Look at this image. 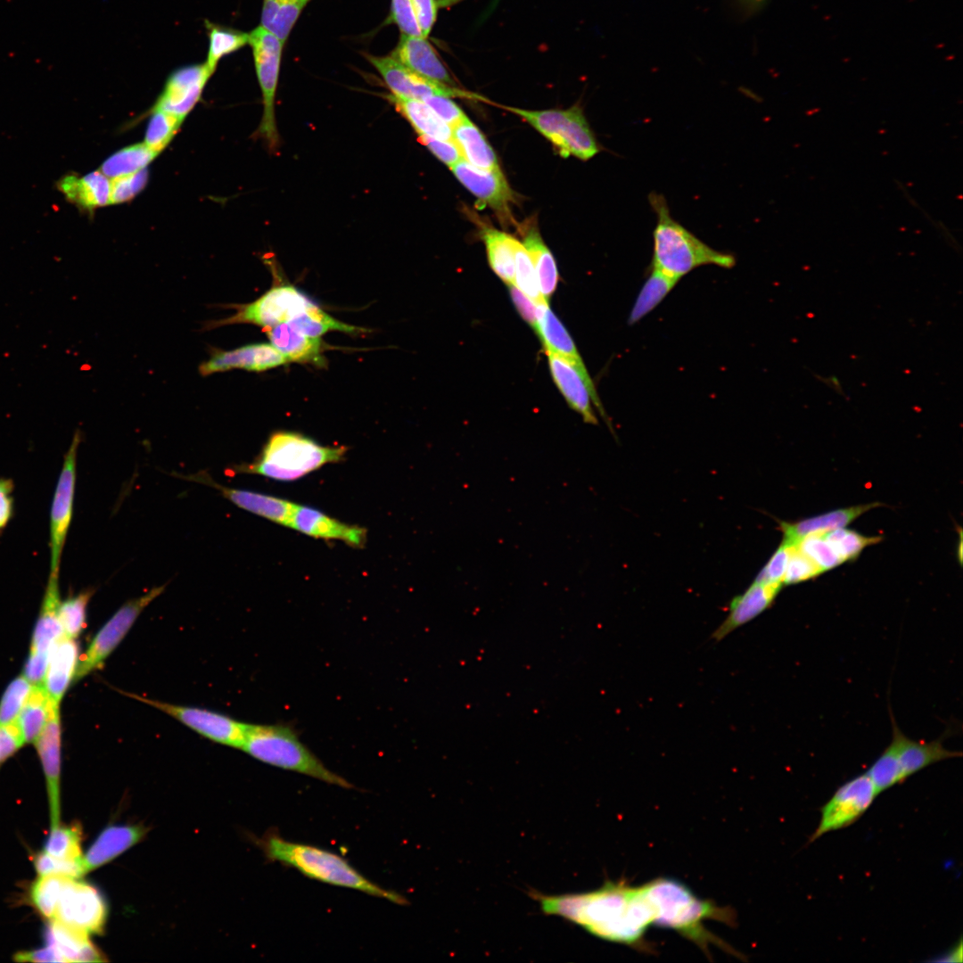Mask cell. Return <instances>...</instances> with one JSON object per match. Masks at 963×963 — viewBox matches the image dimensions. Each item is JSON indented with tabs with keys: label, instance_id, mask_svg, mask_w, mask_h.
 <instances>
[{
	"label": "cell",
	"instance_id": "6da1fadb",
	"mask_svg": "<svg viewBox=\"0 0 963 963\" xmlns=\"http://www.w3.org/2000/svg\"><path fill=\"white\" fill-rule=\"evenodd\" d=\"M266 857L292 868L305 877L324 884L353 889L366 894L406 905V897L374 883L345 858L315 845L292 842L276 834L260 841Z\"/></svg>",
	"mask_w": 963,
	"mask_h": 963
},
{
	"label": "cell",
	"instance_id": "7a4b0ae2",
	"mask_svg": "<svg viewBox=\"0 0 963 963\" xmlns=\"http://www.w3.org/2000/svg\"><path fill=\"white\" fill-rule=\"evenodd\" d=\"M648 201L656 216L650 268L679 281L701 266L732 268L736 265L733 254L710 247L674 219L662 193H650Z\"/></svg>",
	"mask_w": 963,
	"mask_h": 963
},
{
	"label": "cell",
	"instance_id": "3957f363",
	"mask_svg": "<svg viewBox=\"0 0 963 963\" xmlns=\"http://www.w3.org/2000/svg\"><path fill=\"white\" fill-rule=\"evenodd\" d=\"M241 750L253 758L342 788L354 786L328 769L288 724L246 723Z\"/></svg>",
	"mask_w": 963,
	"mask_h": 963
},
{
	"label": "cell",
	"instance_id": "277c9868",
	"mask_svg": "<svg viewBox=\"0 0 963 963\" xmlns=\"http://www.w3.org/2000/svg\"><path fill=\"white\" fill-rule=\"evenodd\" d=\"M345 447L323 446L299 433L277 432L265 444L260 455L251 464L232 471L259 474L278 481H293L326 464L343 459Z\"/></svg>",
	"mask_w": 963,
	"mask_h": 963
},
{
	"label": "cell",
	"instance_id": "5b68a950",
	"mask_svg": "<svg viewBox=\"0 0 963 963\" xmlns=\"http://www.w3.org/2000/svg\"><path fill=\"white\" fill-rule=\"evenodd\" d=\"M506 109L525 119L548 139L563 157L572 155L581 160H588L600 152L595 135L582 109L578 105L566 110L531 111L515 107Z\"/></svg>",
	"mask_w": 963,
	"mask_h": 963
},
{
	"label": "cell",
	"instance_id": "8992f818",
	"mask_svg": "<svg viewBox=\"0 0 963 963\" xmlns=\"http://www.w3.org/2000/svg\"><path fill=\"white\" fill-rule=\"evenodd\" d=\"M249 34V45L251 47L263 101V114L257 129V137L261 138L273 152L277 149L279 143L275 118V98L284 44L260 26Z\"/></svg>",
	"mask_w": 963,
	"mask_h": 963
},
{
	"label": "cell",
	"instance_id": "52a82bcc",
	"mask_svg": "<svg viewBox=\"0 0 963 963\" xmlns=\"http://www.w3.org/2000/svg\"><path fill=\"white\" fill-rule=\"evenodd\" d=\"M81 440L78 430L66 451L50 509V574L59 575L61 559L72 521L77 477V454Z\"/></svg>",
	"mask_w": 963,
	"mask_h": 963
},
{
	"label": "cell",
	"instance_id": "ba28073f",
	"mask_svg": "<svg viewBox=\"0 0 963 963\" xmlns=\"http://www.w3.org/2000/svg\"><path fill=\"white\" fill-rule=\"evenodd\" d=\"M165 589V586L154 587L145 594L124 604L105 622L90 642L86 653L78 662L75 680H78L99 669L131 629L141 613Z\"/></svg>",
	"mask_w": 963,
	"mask_h": 963
},
{
	"label": "cell",
	"instance_id": "9c48e42d",
	"mask_svg": "<svg viewBox=\"0 0 963 963\" xmlns=\"http://www.w3.org/2000/svg\"><path fill=\"white\" fill-rule=\"evenodd\" d=\"M316 306L291 284L272 287L256 300L236 307L235 315L218 322V325L253 324L266 330L286 323Z\"/></svg>",
	"mask_w": 963,
	"mask_h": 963
},
{
	"label": "cell",
	"instance_id": "30bf717a",
	"mask_svg": "<svg viewBox=\"0 0 963 963\" xmlns=\"http://www.w3.org/2000/svg\"><path fill=\"white\" fill-rule=\"evenodd\" d=\"M60 603L59 575L49 574L23 670V676L33 685L43 684L52 648L65 637L58 616Z\"/></svg>",
	"mask_w": 963,
	"mask_h": 963
},
{
	"label": "cell",
	"instance_id": "8fae6325",
	"mask_svg": "<svg viewBox=\"0 0 963 963\" xmlns=\"http://www.w3.org/2000/svg\"><path fill=\"white\" fill-rule=\"evenodd\" d=\"M107 905L93 885L68 878L62 889L54 920L87 935L103 932L107 919Z\"/></svg>",
	"mask_w": 963,
	"mask_h": 963
},
{
	"label": "cell",
	"instance_id": "7c38bea8",
	"mask_svg": "<svg viewBox=\"0 0 963 963\" xmlns=\"http://www.w3.org/2000/svg\"><path fill=\"white\" fill-rule=\"evenodd\" d=\"M869 777H854L841 786L821 808V816L810 842L824 834L846 827L854 823L869 808L877 795Z\"/></svg>",
	"mask_w": 963,
	"mask_h": 963
},
{
	"label": "cell",
	"instance_id": "4fadbf2b",
	"mask_svg": "<svg viewBox=\"0 0 963 963\" xmlns=\"http://www.w3.org/2000/svg\"><path fill=\"white\" fill-rule=\"evenodd\" d=\"M126 696L166 712L212 741L241 748L246 724L244 722L209 710L156 701L132 693H126Z\"/></svg>",
	"mask_w": 963,
	"mask_h": 963
},
{
	"label": "cell",
	"instance_id": "5bb4252c",
	"mask_svg": "<svg viewBox=\"0 0 963 963\" xmlns=\"http://www.w3.org/2000/svg\"><path fill=\"white\" fill-rule=\"evenodd\" d=\"M365 55L393 95L420 101L434 95L483 99L473 93L428 79L409 70L392 56Z\"/></svg>",
	"mask_w": 963,
	"mask_h": 963
},
{
	"label": "cell",
	"instance_id": "9a60e30c",
	"mask_svg": "<svg viewBox=\"0 0 963 963\" xmlns=\"http://www.w3.org/2000/svg\"><path fill=\"white\" fill-rule=\"evenodd\" d=\"M537 311L538 328L536 333L539 336L545 350L563 358L578 371L589 391L593 405L612 431L611 423L605 412L594 383L571 335L557 317L555 316L548 304L537 305Z\"/></svg>",
	"mask_w": 963,
	"mask_h": 963
},
{
	"label": "cell",
	"instance_id": "2e32d148",
	"mask_svg": "<svg viewBox=\"0 0 963 963\" xmlns=\"http://www.w3.org/2000/svg\"><path fill=\"white\" fill-rule=\"evenodd\" d=\"M211 76L205 63L190 64L174 70L152 110L184 119L200 100Z\"/></svg>",
	"mask_w": 963,
	"mask_h": 963
},
{
	"label": "cell",
	"instance_id": "e0dca14e",
	"mask_svg": "<svg viewBox=\"0 0 963 963\" xmlns=\"http://www.w3.org/2000/svg\"><path fill=\"white\" fill-rule=\"evenodd\" d=\"M59 704L52 700L47 723L35 742L46 782L51 828L60 825L61 816V721Z\"/></svg>",
	"mask_w": 963,
	"mask_h": 963
},
{
	"label": "cell",
	"instance_id": "ac0fdd59",
	"mask_svg": "<svg viewBox=\"0 0 963 963\" xmlns=\"http://www.w3.org/2000/svg\"><path fill=\"white\" fill-rule=\"evenodd\" d=\"M450 169L468 191L498 213L500 218H507L510 216V203L514 201V195L500 169H478L463 159Z\"/></svg>",
	"mask_w": 963,
	"mask_h": 963
},
{
	"label": "cell",
	"instance_id": "d6986e66",
	"mask_svg": "<svg viewBox=\"0 0 963 963\" xmlns=\"http://www.w3.org/2000/svg\"><path fill=\"white\" fill-rule=\"evenodd\" d=\"M186 479L211 486L236 506L277 524L291 528L292 516L297 506L295 503L251 490L226 487L213 481L210 475L203 472L187 476Z\"/></svg>",
	"mask_w": 963,
	"mask_h": 963
},
{
	"label": "cell",
	"instance_id": "ffe728a7",
	"mask_svg": "<svg viewBox=\"0 0 963 963\" xmlns=\"http://www.w3.org/2000/svg\"><path fill=\"white\" fill-rule=\"evenodd\" d=\"M289 363L271 343H253L232 350L217 351L200 366L202 375L232 369L260 372Z\"/></svg>",
	"mask_w": 963,
	"mask_h": 963
},
{
	"label": "cell",
	"instance_id": "44dd1931",
	"mask_svg": "<svg viewBox=\"0 0 963 963\" xmlns=\"http://www.w3.org/2000/svg\"><path fill=\"white\" fill-rule=\"evenodd\" d=\"M291 528L314 538L342 540L353 547H363L366 540V529L344 523L307 506L297 505Z\"/></svg>",
	"mask_w": 963,
	"mask_h": 963
},
{
	"label": "cell",
	"instance_id": "7402d4cb",
	"mask_svg": "<svg viewBox=\"0 0 963 963\" xmlns=\"http://www.w3.org/2000/svg\"><path fill=\"white\" fill-rule=\"evenodd\" d=\"M782 586L780 583L753 581L744 593L732 599L727 618L712 637L720 640L737 628L756 618L772 605Z\"/></svg>",
	"mask_w": 963,
	"mask_h": 963
},
{
	"label": "cell",
	"instance_id": "603a6c76",
	"mask_svg": "<svg viewBox=\"0 0 963 963\" xmlns=\"http://www.w3.org/2000/svg\"><path fill=\"white\" fill-rule=\"evenodd\" d=\"M391 56L428 79L455 86L448 69L427 37L401 35Z\"/></svg>",
	"mask_w": 963,
	"mask_h": 963
},
{
	"label": "cell",
	"instance_id": "cb8c5ba5",
	"mask_svg": "<svg viewBox=\"0 0 963 963\" xmlns=\"http://www.w3.org/2000/svg\"><path fill=\"white\" fill-rule=\"evenodd\" d=\"M891 720L892 738L896 744L904 780L933 763L961 755L960 753L946 749L941 739L931 742L912 740L898 728L893 714H891Z\"/></svg>",
	"mask_w": 963,
	"mask_h": 963
},
{
	"label": "cell",
	"instance_id": "d4e9b609",
	"mask_svg": "<svg viewBox=\"0 0 963 963\" xmlns=\"http://www.w3.org/2000/svg\"><path fill=\"white\" fill-rule=\"evenodd\" d=\"M146 834L141 826L112 825L104 828L83 857L86 872L110 862L135 845Z\"/></svg>",
	"mask_w": 963,
	"mask_h": 963
},
{
	"label": "cell",
	"instance_id": "484cf974",
	"mask_svg": "<svg viewBox=\"0 0 963 963\" xmlns=\"http://www.w3.org/2000/svg\"><path fill=\"white\" fill-rule=\"evenodd\" d=\"M546 353L553 380L569 406L581 416L585 423L597 424L589 391L580 374L563 358L550 351Z\"/></svg>",
	"mask_w": 963,
	"mask_h": 963
},
{
	"label": "cell",
	"instance_id": "4316f807",
	"mask_svg": "<svg viewBox=\"0 0 963 963\" xmlns=\"http://www.w3.org/2000/svg\"><path fill=\"white\" fill-rule=\"evenodd\" d=\"M880 505L878 502H874L839 508L794 523L779 521L778 528L783 533L784 540L797 545L807 535L825 533L838 528H844L865 512Z\"/></svg>",
	"mask_w": 963,
	"mask_h": 963
},
{
	"label": "cell",
	"instance_id": "83f0119b",
	"mask_svg": "<svg viewBox=\"0 0 963 963\" xmlns=\"http://www.w3.org/2000/svg\"><path fill=\"white\" fill-rule=\"evenodd\" d=\"M57 188L66 200L89 212L111 204V179L100 170L85 176L66 175L57 182Z\"/></svg>",
	"mask_w": 963,
	"mask_h": 963
},
{
	"label": "cell",
	"instance_id": "f1b7e54d",
	"mask_svg": "<svg viewBox=\"0 0 963 963\" xmlns=\"http://www.w3.org/2000/svg\"><path fill=\"white\" fill-rule=\"evenodd\" d=\"M78 646L74 638L63 637L52 648L43 685L54 702L60 704L78 666Z\"/></svg>",
	"mask_w": 963,
	"mask_h": 963
},
{
	"label": "cell",
	"instance_id": "f546056e",
	"mask_svg": "<svg viewBox=\"0 0 963 963\" xmlns=\"http://www.w3.org/2000/svg\"><path fill=\"white\" fill-rule=\"evenodd\" d=\"M266 331L270 343L289 362L323 364L322 351L325 344L320 337L305 335L292 328L288 322Z\"/></svg>",
	"mask_w": 963,
	"mask_h": 963
},
{
	"label": "cell",
	"instance_id": "4dcf8cb0",
	"mask_svg": "<svg viewBox=\"0 0 963 963\" xmlns=\"http://www.w3.org/2000/svg\"><path fill=\"white\" fill-rule=\"evenodd\" d=\"M46 944L53 945L68 962H101L105 959L87 934L50 920L45 934Z\"/></svg>",
	"mask_w": 963,
	"mask_h": 963
},
{
	"label": "cell",
	"instance_id": "1f68e13d",
	"mask_svg": "<svg viewBox=\"0 0 963 963\" xmlns=\"http://www.w3.org/2000/svg\"><path fill=\"white\" fill-rule=\"evenodd\" d=\"M451 129L453 141L463 160L478 169H500L494 150L481 130L467 117Z\"/></svg>",
	"mask_w": 963,
	"mask_h": 963
},
{
	"label": "cell",
	"instance_id": "d6a6232c",
	"mask_svg": "<svg viewBox=\"0 0 963 963\" xmlns=\"http://www.w3.org/2000/svg\"><path fill=\"white\" fill-rule=\"evenodd\" d=\"M394 108L412 125L416 132L443 140H453L452 129L424 102L387 95Z\"/></svg>",
	"mask_w": 963,
	"mask_h": 963
},
{
	"label": "cell",
	"instance_id": "836d02e7",
	"mask_svg": "<svg viewBox=\"0 0 963 963\" xmlns=\"http://www.w3.org/2000/svg\"><path fill=\"white\" fill-rule=\"evenodd\" d=\"M522 243L531 259L540 292L548 302L558 282V271L553 255L535 225L526 227Z\"/></svg>",
	"mask_w": 963,
	"mask_h": 963
},
{
	"label": "cell",
	"instance_id": "e575fe53",
	"mask_svg": "<svg viewBox=\"0 0 963 963\" xmlns=\"http://www.w3.org/2000/svg\"><path fill=\"white\" fill-rule=\"evenodd\" d=\"M309 0H263L260 27L284 44Z\"/></svg>",
	"mask_w": 963,
	"mask_h": 963
},
{
	"label": "cell",
	"instance_id": "d590c367",
	"mask_svg": "<svg viewBox=\"0 0 963 963\" xmlns=\"http://www.w3.org/2000/svg\"><path fill=\"white\" fill-rule=\"evenodd\" d=\"M52 699L43 684L33 685L16 723L25 743H35L50 715Z\"/></svg>",
	"mask_w": 963,
	"mask_h": 963
},
{
	"label": "cell",
	"instance_id": "8d00e7d4",
	"mask_svg": "<svg viewBox=\"0 0 963 963\" xmlns=\"http://www.w3.org/2000/svg\"><path fill=\"white\" fill-rule=\"evenodd\" d=\"M481 235L492 270L506 285L514 284V237L496 228L486 226L482 229Z\"/></svg>",
	"mask_w": 963,
	"mask_h": 963
},
{
	"label": "cell",
	"instance_id": "74e56055",
	"mask_svg": "<svg viewBox=\"0 0 963 963\" xmlns=\"http://www.w3.org/2000/svg\"><path fill=\"white\" fill-rule=\"evenodd\" d=\"M209 47L204 62L213 75L219 61L249 45L250 34L224 25L205 21Z\"/></svg>",
	"mask_w": 963,
	"mask_h": 963
},
{
	"label": "cell",
	"instance_id": "f35d334b",
	"mask_svg": "<svg viewBox=\"0 0 963 963\" xmlns=\"http://www.w3.org/2000/svg\"><path fill=\"white\" fill-rule=\"evenodd\" d=\"M678 283L679 281L650 268L648 277L630 312L628 324L631 325L644 318L663 300Z\"/></svg>",
	"mask_w": 963,
	"mask_h": 963
},
{
	"label": "cell",
	"instance_id": "ab89813d",
	"mask_svg": "<svg viewBox=\"0 0 963 963\" xmlns=\"http://www.w3.org/2000/svg\"><path fill=\"white\" fill-rule=\"evenodd\" d=\"M157 155L144 143L132 144L111 155L100 171L111 179L136 173L146 169Z\"/></svg>",
	"mask_w": 963,
	"mask_h": 963
},
{
	"label": "cell",
	"instance_id": "60d3db41",
	"mask_svg": "<svg viewBox=\"0 0 963 963\" xmlns=\"http://www.w3.org/2000/svg\"><path fill=\"white\" fill-rule=\"evenodd\" d=\"M68 877L46 875L37 876L33 882L29 898L37 911L45 918L54 920L60 897Z\"/></svg>",
	"mask_w": 963,
	"mask_h": 963
},
{
	"label": "cell",
	"instance_id": "b9f144b4",
	"mask_svg": "<svg viewBox=\"0 0 963 963\" xmlns=\"http://www.w3.org/2000/svg\"><path fill=\"white\" fill-rule=\"evenodd\" d=\"M288 323L298 332L311 337H320L329 331L354 333L359 330L356 326L340 322L333 318L317 305Z\"/></svg>",
	"mask_w": 963,
	"mask_h": 963
},
{
	"label": "cell",
	"instance_id": "7bdbcfd3",
	"mask_svg": "<svg viewBox=\"0 0 963 963\" xmlns=\"http://www.w3.org/2000/svg\"><path fill=\"white\" fill-rule=\"evenodd\" d=\"M867 775L874 784L877 794L904 781L896 744L893 738L889 745L868 769Z\"/></svg>",
	"mask_w": 963,
	"mask_h": 963
},
{
	"label": "cell",
	"instance_id": "ee69618b",
	"mask_svg": "<svg viewBox=\"0 0 963 963\" xmlns=\"http://www.w3.org/2000/svg\"><path fill=\"white\" fill-rule=\"evenodd\" d=\"M513 244L514 249V284L536 305L548 304L540 292L534 267L525 247L514 237Z\"/></svg>",
	"mask_w": 963,
	"mask_h": 963
},
{
	"label": "cell",
	"instance_id": "f6af8a7d",
	"mask_svg": "<svg viewBox=\"0 0 963 963\" xmlns=\"http://www.w3.org/2000/svg\"><path fill=\"white\" fill-rule=\"evenodd\" d=\"M82 829L79 824L74 823L68 826L61 824L51 828L45 841L44 852L61 859H80Z\"/></svg>",
	"mask_w": 963,
	"mask_h": 963
},
{
	"label": "cell",
	"instance_id": "bcb514c9",
	"mask_svg": "<svg viewBox=\"0 0 963 963\" xmlns=\"http://www.w3.org/2000/svg\"><path fill=\"white\" fill-rule=\"evenodd\" d=\"M94 591L86 589L61 600L58 616L67 638L76 639L86 627V608Z\"/></svg>",
	"mask_w": 963,
	"mask_h": 963
},
{
	"label": "cell",
	"instance_id": "7dc6e473",
	"mask_svg": "<svg viewBox=\"0 0 963 963\" xmlns=\"http://www.w3.org/2000/svg\"><path fill=\"white\" fill-rule=\"evenodd\" d=\"M824 537L843 563L855 560L865 547L882 539L878 536H865L845 528L825 532Z\"/></svg>",
	"mask_w": 963,
	"mask_h": 963
},
{
	"label": "cell",
	"instance_id": "c3c4849f",
	"mask_svg": "<svg viewBox=\"0 0 963 963\" xmlns=\"http://www.w3.org/2000/svg\"><path fill=\"white\" fill-rule=\"evenodd\" d=\"M184 119L160 110H152L144 144L159 153L171 141Z\"/></svg>",
	"mask_w": 963,
	"mask_h": 963
},
{
	"label": "cell",
	"instance_id": "681fc988",
	"mask_svg": "<svg viewBox=\"0 0 963 963\" xmlns=\"http://www.w3.org/2000/svg\"><path fill=\"white\" fill-rule=\"evenodd\" d=\"M32 687L33 684L23 675L8 685L0 700V724L16 721Z\"/></svg>",
	"mask_w": 963,
	"mask_h": 963
},
{
	"label": "cell",
	"instance_id": "f907efd6",
	"mask_svg": "<svg viewBox=\"0 0 963 963\" xmlns=\"http://www.w3.org/2000/svg\"><path fill=\"white\" fill-rule=\"evenodd\" d=\"M33 863L37 876L54 875L78 879L86 874L83 857L80 859H61L43 851L34 857Z\"/></svg>",
	"mask_w": 963,
	"mask_h": 963
},
{
	"label": "cell",
	"instance_id": "816d5d0a",
	"mask_svg": "<svg viewBox=\"0 0 963 963\" xmlns=\"http://www.w3.org/2000/svg\"><path fill=\"white\" fill-rule=\"evenodd\" d=\"M796 546L820 568L822 572L830 571L843 564L840 557L825 539L824 533L807 535Z\"/></svg>",
	"mask_w": 963,
	"mask_h": 963
},
{
	"label": "cell",
	"instance_id": "f5cc1de1",
	"mask_svg": "<svg viewBox=\"0 0 963 963\" xmlns=\"http://www.w3.org/2000/svg\"><path fill=\"white\" fill-rule=\"evenodd\" d=\"M820 568L795 545L789 556L783 585H794L820 575Z\"/></svg>",
	"mask_w": 963,
	"mask_h": 963
},
{
	"label": "cell",
	"instance_id": "db71d44e",
	"mask_svg": "<svg viewBox=\"0 0 963 963\" xmlns=\"http://www.w3.org/2000/svg\"><path fill=\"white\" fill-rule=\"evenodd\" d=\"M148 171L144 169L138 172L111 179V204L122 203L132 200L146 185Z\"/></svg>",
	"mask_w": 963,
	"mask_h": 963
},
{
	"label": "cell",
	"instance_id": "11a10c76",
	"mask_svg": "<svg viewBox=\"0 0 963 963\" xmlns=\"http://www.w3.org/2000/svg\"><path fill=\"white\" fill-rule=\"evenodd\" d=\"M794 546L795 545L783 539L782 543L756 576L754 581L762 583H780L783 585V578L786 569L787 561Z\"/></svg>",
	"mask_w": 963,
	"mask_h": 963
},
{
	"label": "cell",
	"instance_id": "9f6ffc18",
	"mask_svg": "<svg viewBox=\"0 0 963 963\" xmlns=\"http://www.w3.org/2000/svg\"><path fill=\"white\" fill-rule=\"evenodd\" d=\"M390 18L401 35L423 37L411 0H391Z\"/></svg>",
	"mask_w": 963,
	"mask_h": 963
},
{
	"label": "cell",
	"instance_id": "6f0895ef",
	"mask_svg": "<svg viewBox=\"0 0 963 963\" xmlns=\"http://www.w3.org/2000/svg\"><path fill=\"white\" fill-rule=\"evenodd\" d=\"M418 141L449 168L463 159L457 145L453 140H443L420 135L418 136Z\"/></svg>",
	"mask_w": 963,
	"mask_h": 963
},
{
	"label": "cell",
	"instance_id": "680465c9",
	"mask_svg": "<svg viewBox=\"0 0 963 963\" xmlns=\"http://www.w3.org/2000/svg\"><path fill=\"white\" fill-rule=\"evenodd\" d=\"M424 102L451 128L466 117L450 97L434 95Z\"/></svg>",
	"mask_w": 963,
	"mask_h": 963
},
{
	"label": "cell",
	"instance_id": "91938a15",
	"mask_svg": "<svg viewBox=\"0 0 963 963\" xmlns=\"http://www.w3.org/2000/svg\"><path fill=\"white\" fill-rule=\"evenodd\" d=\"M25 744L16 721L0 724V763Z\"/></svg>",
	"mask_w": 963,
	"mask_h": 963
},
{
	"label": "cell",
	"instance_id": "94428289",
	"mask_svg": "<svg viewBox=\"0 0 963 963\" xmlns=\"http://www.w3.org/2000/svg\"><path fill=\"white\" fill-rule=\"evenodd\" d=\"M423 37H428L438 13L436 0H411Z\"/></svg>",
	"mask_w": 963,
	"mask_h": 963
},
{
	"label": "cell",
	"instance_id": "6125c7cd",
	"mask_svg": "<svg viewBox=\"0 0 963 963\" xmlns=\"http://www.w3.org/2000/svg\"><path fill=\"white\" fill-rule=\"evenodd\" d=\"M14 483L10 478H0V533L7 527L14 514Z\"/></svg>",
	"mask_w": 963,
	"mask_h": 963
},
{
	"label": "cell",
	"instance_id": "be15d7a7",
	"mask_svg": "<svg viewBox=\"0 0 963 963\" xmlns=\"http://www.w3.org/2000/svg\"><path fill=\"white\" fill-rule=\"evenodd\" d=\"M13 960L17 962L66 963L65 959L58 950L50 944L36 950L18 951L13 955Z\"/></svg>",
	"mask_w": 963,
	"mask_h": 963
},
{
	"label": "cell",
	"instance_id": "e7e4bbea",
	"mask_svg": "<svg viewBox=\"0 0 963 963\" xmlns=\"http://www.w3.org/2000/svg\"><path fill=\"white\" fill-rule=\"evenodd\" d=\"M511 298L522 317L534 329L538 328L537 305L514 284L508 285Z\"/></svg>",
	"mask_w": 963,
	"mask_h": 963
},
{
	"label": "cell",
	"instance_id": "03108f58",
	"mask_svg": "<svg viewBox=\"0 0 963 963\" xmlns=\"http://www.w3.org/2000/svg\"><path fill=\"white\" fill-rule=\"evenodd\" d=\"M748 11H755L760 8L765 0H739Z\"/></svg>",
	"mask_w": 963,
	"mask_h": 963
}]
</instances>
